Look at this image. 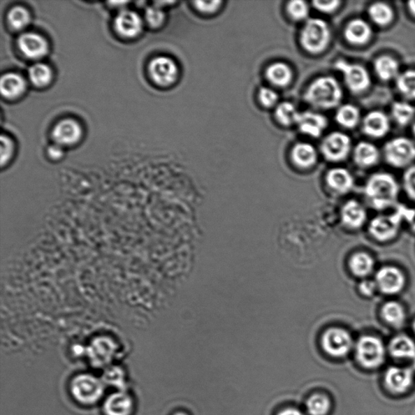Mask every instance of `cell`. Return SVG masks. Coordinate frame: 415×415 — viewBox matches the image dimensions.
Wrapping results in <instances>:
<instances>
[{
    "label": "cell",
    "mask_w": 415,
    "mask_h": 415,
    "mask_svg": "<svg viewBox=\"0 0 415 415\" xmlns=\"http://www.w3.org/2000/svg\"><path fill=\"white\" fill-rule=\"evenodd\" d=\"M364 134L372 138H381L387 135L391 129V122L388 116L381 111L374 110L364 117L362 124Z\"/></svg>",
    "instance_id": "obj_15"
},
{
    "label": "cell",
    "mask_w": 415,
    "mask_h": 415,
    "mask_svg": "<svg viewBox=\"0 0 415 415\" xmlns=\"http://www.w3.org/2000/svg\"><path fill=\"white\" fill-rule=\"evenodd\" d=\"M71 389L75 399L85 405L97 402L104 393L103 383L89 374H79L74 378Z\"/></svg>",
    "instance_id": "obj_8"
},
{
    "label": "cell",
    "mask_w": 415,
    "mask_h": 415,
    "mask_svg": "<svg viewBox=\"0 0 415 415\" xmlns=\"http://www.w3.org/2000/svg\"><path fill=\"white\" fill-rule=\"evenodd\" d=\"M348 265L352 275L363 280L372 275L376 268V261L370 253L361 251L351 255Z\"/></svg>",
    "instance_id": "obj_20"
},
{
    "label": "cell",
    "mask_w": 415,
    "mask_h": 415,
    "mask_svg": "<svg viewBox=\"0 0 415 415\" xmlns=\"http://www.w3.org/2000/svg\"><path fill=\"white\" fill-rule=\"evenodd\" d=\"M372 30L370 25L362 19H354L347 24L345 37L349 43L361 45L371 39Z\"/></svg>",
    "instance_id": "obj_23"
},
{
    "label": "cell",
    "mask_w": 415,
    "mask_h": 415,
    "mask_svg": "<svg viewBox=\"0 0 415 415\" xmlns=\"http://www.w3.org/2000/svg\"><path fill=\"white\" fill-rule=\"evenodd\" d=\"M306 407L310 415H327L330 412L331 402L326 395L315 394L307 399Z\"/></svg>",
    "instance_id": "obj_36"
},
{
    "label": "cell",
    "mask_w": 415,
    "mask_h": 415,
    "mask_svg": "<svg viewBox=\"0 0 415 415\" xmlns=\"http://www.w3.org/2000/svg\"><path fill=\"white\" fill-rule=\"evenodd\" d=\"M341 219L347 228L356 231L361 229L366 224L367 212L361 202L351 200L343 205L341 211Z\"/></svg>",
    "instance_id": "obj_14"
},
{
    "label": "cell",
    "mask_w": 415,
    "mask_h": 415,
    "mask_svg": "<svg viewBox=\"0 0 415 415\" xmlns=\"http://www.w3.org/2000/svg\"><path fill=\"white\" fill-rule=\"evenodd\" d=\"M18 45L25 57L31 59H41L48 53L47 41L40 35L28 33L19 38Z\"/></svg>",
    "instance_id": "obj_16"
},
{
    "label": "cell",
    "mask_w": 415,
    "mask_h": 415,
    "mask_svg": "<svg viewBox=\"0 0 415 415\" xmlns=\"http://www.w3.org/2000/svg\"><path fill=\"white\" fill-rule=\"evenodd\" d=\"M402 182L403 189L408 198L415 202V165L405 170Z\"/></svg>",
    "instance_id": "obj_40"
},
{
    "label": "cell",
    "mask_w": 415,
    "mask_h": 415,
    "mask_svg": "<svg viewBox=\"0 0 415 415\" xmlns=\"http://www.w3.org/2000/svg\"><path fill=\"white\" fill-rule=\"evenodd\" d=\"M174 415H187V414H184V413H181V412H180V413H176V414H174Z\"/></svg>",
    "instance_id": "obj_52"
},
{
    "label": "cell",
    "mask_w": 415,
    "mask_h": 415,
    "mask_svg": "<svg viewBox=\"0 0 415 415\" xmlns=\"http://www.w3.org/2000/svg\"><path fill=\"white\" fill-rule=\"evenodd\" d=\"M287 11L291 17L295 21H302L310 15V7L305 1L301 0H295L287 5Z\"/></svg>",
    "instance_id": "obj_39"
},
{
    "label": "cell",
    "mask_w": 415,
    "mask_h": 415,
    "mask_svg": "<svg viewBox=\"0 0 415 415\" xmlns=\"http://www.w3.org/2000/svg\"><path fill=\"white\" fill-rule=\"evenodd\" d=\"M374 69L378 78L383 82L397 79L400 75L398 62L388 55H384L377 59L374 63Z\"/></svg>",
    "instance_id": "obj_27"
},
{
    "label": "cell",
    "mask_w": 415,
    "mask_h": 415,
    "mask_svg": "<svg viewBox=\"0 0 415 415\" xmlns=\"http://www.w3.org/2000/svg\"><path fill=\"white\" fill-rule=\"evenodd\" d=\"M48 153L50 159L58 160L62 158L64 151L61 148V146L57 144L50 146Z\"/></svg>",
    "instance_id": "obj_48"
},
{
    "label": "cell",
    "mask_w": 415,
    "mask_h": 415,
    "mask_svg": "<svg viewBox=\"0 0 415 415\" xmlns=\"http://www.w3.org/2000/svg\"><path fill=\"white\" fill-rule=\"evenodd\" d=\"M330 29L321 19H311L302 29L300 41L303 48L312 54L321 53L330 44Z\"/></svg>",
    "instance_id": "obj_5"
},
{
    "label": "cell",
    "mask_w": 415,
    "mask_h": 415,
    "mask_svg": "<svg viewBox=\"0 0 415 415\" xmlns=\"http://www.w3.org/2000/svg\"><path fill=\"white\" fill-rule=\"evenodd\" d=\"M335 67L342 73L347 86L352 93L361 94L370 87V75L363 66L338 60Z\"/></svg>",
    "instance_id": "obj_10"
},
{
    "label": "cell",
    "mask_w": 415,
    "mask_h": 415,
    "mask_svg": "<svg viewBox=\"0 0 415 415\" xmlns=\"http://www.w3.org/2000/svg\"><path fill=\"white\" fill-rule=\"evenodd\" d=\"M368 15L372 21L379 27H386L393 19L392 8L384 3L372 4L368 8Z\"/></svg>",
    "instance_id": "obj_32"
},
{
    "label": "cell",
    "mask_w": 415,
    "mask_h": 415,
    "mask_svg": "<svg viewBox=\"0 0 415 415\" xmlns=\"http://www.w3.org/2000/svg\"><path fill=\"white\" fill-rule=\"evenodd\" d=\"M30 21L29 14L22 7H15L8 14V22L16 30H22L27 27Z\"/></svg>",
    "instance_id": "obj_38"
},
{
    "label": "cell",
    "mask_w": 415,
    "mask_h": 415,
    "mask_svg": "<svg viewBox=\"0 0 415 415\" xmlns=\"http://www.w3.org/2000/svg\"><path fill=\"white\" fill-rule=\"evenodd\" d=\"M266 75L270 82L280 87H284L291 82L293 73L291 68L284 63H275L267 68Z\"/></svg>",
    "instance_id": "obj_30"
},
{
    "label": "cell",
    "mask_w": 415,
    "mask_h": 415,
    "mask_svg": "<svg viewBox=\"0 0 415 415\" xmlns=\"http://www.w3.org/2000/svg\"><path fill=\"white\" fill-rule=\"evenodd\" d=\"M387 351L394 358L415 361V342L406 334L393 337L388 343Z\"/></svg>",
    "instance_id": "obj_21"
},
{
    "label": "cell",
    "mask_w": 415,
    "mask_h": 415,
    "mask_svg": "<svg viewBox=\"0 0 415 415\" xmlns=\"http://www.w3.org/2000/svg\"><path fill=\"white\" fill-rule=\"evenodd\" d=\"M133 408V400L129 395L123 392L111 394L104 405L106 415H130Z\"/></svg>",
    "instance_id": "obj_24"
},
{
    "label": "cell",
    "mask_w": 415,
    "mask_h": 415,
    "mask_svg": "<svg viewBox=\"0 0 415 415\" xmlns=\"http://www.w3.org/2000/svg\"><path fill=\"white\" fill-rule=\"evenodd\" d=\"M293 163L302 168H310L316 163V150L312 145L307 143L297 144L292 150Z\"/></svg>",
    "instance_id": "obj_29"
},
{
    "label": "cell",
    "mask_w": 415,
    "mask_h": 415,
    "mask_svg": "<svg viewBox=\"0 0 415 415\" xmlns=\"http://www.w3.org/2000/svg\"><path fill=\"white\" fill-rule=\"evenodd\" d=\"M196 8L204 13H215L221 4V1H196Z\"/></svg>",
    "instance_id": "obj_47"
},
{
    "label": "cell",
    "mask_w": 415,
    "mask_h": 415,
    "mask_svg": "<svg viewBox=\"0 0 415 415\" xmlns=\"http://www.w3.org/2000/svg\"><path fill=\"white\" fill-rule=\"evenodd\" d=\"M29 78L30 82L37 87H44L52 82V72L48 65L37 64L29 68Z\"/></svg>",
    "instance_id": "obj_35"
},
{
    "label": "cell",
    "mask_w": 415,
    "mask_h": 415,
    "mask_svg": "<svg viewBox=\"0 0 415 415\" xmlns=\"http://www.w3.org/2000/svg\"><path fill=\"white\" fill-rule=\"evenodd\" d=\"M412 327L413 332L415 334V317H414V320L412 321Z\"/></svg>",
    "instance_id": "obj_51"
},
{
    "label": "cell",
    "mask_w": 415,
    "mask_h": 415,
    "mask_svg": "<svg viewBox=\"0 0 415 415\" xmlns=\"http://www.w3.org/2000/svg\"><path fill=\"white\" fill-rule=\"evenodd\" d=\"M327 183L338 194H346L353 189L354 180L350 171L344 168H335L328 172Z\"/></svg>",
    "instance_id": "obj_26"
},
{
    "label": "cell",
    "mask_w": 415,
    "mask_h": 415,
    "mask_svg": "<svg viewBox=\"0 0 415 415\" xmlns=\"http://www.w3.org/2000/svg\"><path fill=\"white\" fill-rule=\"evenodd\" d=\"M379 316L386 326L399 330L402 328L407 320L406 308L396 300H388L384 303L379 310Z\"/></svg>",
    "instance_id": "obj_17"
},
{
    "label": "cell",
    "mask_w": 415,
    "mask_h": 415,
    "mask_svg": "<svg viewBox=\"0 0 415 415\" xmlns=\"http://www.w3.org/2000/svg\"><path fill=\"white\" fill-rule=\"evenodd\" d=\"M409 11L415 17V0L408 2Z\"/></svg>",
    "instance_id": "obj_50"
},
{
    "label": "cell",
    "mask_w": 415,
    "mask_h": 415,
    "mask_svg": "<svg viewBox=\"0 0 415 415\" xmlns=\"http://www.w3.org/2000/svg\"><path fill=\"white\" fill-rule=\"evenodd\" d=\"M259 100L261 103L265 108H272L277 103L278 95L275 90L264 87L260 90Z\"/></svg>",
    "instance_id": "obj_43"
},
{
    "label": "cell",
    "mask_w": 415,
    "mask_h": 415,
    "mask_svg": "<svg viewBox=\"0 0 415 415\" xmlns=\"http://www.w3.org/2000/svg\"><path fill=\"white\" fill-rule=\"evenodd\" d=\"M351 140L342 133H333L328 135L321 146L323 156L332 161L346 159L351 153Z\"/></svg>",
    "instance_id": "obj_11"
},
{
    "label": "cell",
    "mask_w": 415,
    "mask_h": 415,
    "mask_svg": "<svg viewBox=\"0 0 415 415\" xmlns=\"http://www.w3.org/2000/svg\"><path fill=\"white\" fill-rule=\"evenodd\" d=\"M145 19L151 27H159L164 21V13L158 8L151 7L146 10Z\"/></svg>",
    "instance_id": "obj_42"
},
{
    "label": "cell",
    "mask_w": 415,
    "mask_h": 415,
    "mask_svg": "<svg viewBox=\"0 0 415 415\" xmlns=\"http://www.w3.org/2000/svg\"><path fill=\"white\" fill-rule=\"evenodd\" d=\"M300 115L296 106L291 103H282L277 105L276 110L278 122L284 126L297 124Z\"/></svg>",
    "instance_id": "obj_37"
},
{
    "label": "cell",
    "mask_w": 415,
    "mask_h": 415,
    "mask_svg": "<svg viewBox=\"0 0 415 415\" xmlns=\"http://www.w3.org/2000/svg\"><path fill=\"white\" fill-rule=\"evenodd\" d=\"M358 291L361 296L365 298H371L379 293L376 282L370 278L361 280L358 286Z\"/></svg>",
    "instance_id": "obj_41"
},
{
    "label": "cell",
    "mask_w": 415,
    "mask_h": 415,
    "mask_svg": "<svg viewBox=\"0 0 415 415\" xmlns=\"http://www.w3.org/2000/svg\"><path fill=\"white\" fill-rule=\"evenodd\" d=\"M387 347L381 338L363 335L354 344L356 361L367 369H376L386 361Z\"/></svg>",
    "instance_id": "obj_3"
},
{
    "label": "cell",
    "mask_w": 415,
    "mask_h": 415,
    "mask_svg": "<svg viewBox=\"0 0 415 415\" xmlns=\"http://www.w3.org/2000/svg\"><path fill=\"white\" fill-rule=\"evenodd\" d=\"M313 4L321 12L331 13L336 11L338 7L340 6L341 2L333 0V1H315Z\"/></svg>",
    "instance_id": "obj_46"
},
{
    "label": "cell",
    "mask_w": 415,
    "mask_h": 415,
    "mask_svg": "<svg viewBox=\"0 0 415 415\" xmlns=\"http://www.w3.org/2000/svg\"><path fill=\"white\" fill-rule=\"evenodd\" d=\"M399 93L408 99L415 100V71L408 70L396 79Z\"/></svg>",
    "instance_id": "obj_34"
},
{
    "label": "cell",
    "mask_w": 415,
    "mask_h": 415,
    "mask_svg": "<svg viewBox=\"0 0 415 415\" xmlns=\"http://www.w3.org/2000/svg\"><path fill=\"white\" fill-rule=\"evenodd\" d=\"M297 124L302 133L310 135L312 138H318L326 129L328 121L322 115L307 111V112L300 113Z\"/></svg>",
    "instance_id": "obj_22"
},
{
    "label": "cell",
    "mask_w": 415,
    "mask_h": 415,
    "mask_svg": "<svg viewBox=\"0 0 415 415\" xmlns=\"http://www.w3.org/2000/svg\"><path fill=\"white\" fill-rule=\"evenodd\" d=\"M337 122L346 129H354L361 121V111L356 105L347 104L341 106L337 111Z\"/></svg>",
    "instance_id": "obj_31"
},
{
    "label": "cell",
    "mask_w": 415,
    "mask_h": 415,
    "mask_svg": "<svg viewBox=\"0 0 415 415\" xmlns=\"http://www.w3.org/2000/svg\"><path fill=\"white\" fill-rule=\"evenodd\" d=\"M82 134V128L78 122L73 119H64L54 126L52 136L57 145L68 146L78 143Z\"/></svg>",
    "instance_id": "obj_18"
},
{
    "label": "cell",
    "mask_w": 415,
    "mask_h": 415,
    "mask_svg": "<svg viewBox=\"0 0 415 415\" xmlns=\"http://www.w3.org/2000/svg\"><path fill=\"white\" fill-rule=\"evenodd\" d=\"M378 292L386 296H395L401 293L407 286V277L400 268L395 265H384L374 272L373 278Z\"/></svg>",
    "instance_id": "obj_6"
},
{
    "label": "cell",
    "mask_w": 415,
    "mask_h": 415,
    "mask_svg": "<svg viewBox=\"0 0 415 415\" xmlns=\"http://www.w3.org/2000/svg\"><path fill=\"white\" fill-rule=\"evenodd\" d=\"M0 89L3 97L9 99H16L24 93L25 82L21 75L8 73L3 75Z\"/></svg>",
    "instance_id": "obj_28"
},
{
    "label": "cell",
    "mask_w": 415,
    "mask_h": 415,
    "mask_svg": "<svg viewBox=\"0 0 415 415\" xmlns=\"http://www.w3.org/2000/svg\"><path fill=\"white\" fill-rule=\"evenodd\" d=\"M399 184L388 173H376L369 177L364 186V196L373 210L384 211L398 205Z\"/></svg>",
    "instance_id": "obj_1"
},
{
    "label": "cell",
    "mask_w": 415,
    "mask_h": 415,
    "mask_svg": "<svg viewBox=\"0 0 415 415\" xmlns=\"http://www.w3.org/2000/svg\"><path fill=\"white\" fill-rule=\"evenodd\" d=\"M387 163L396 168H408L415 160V145L405 138L388 141L384 148Z\"/></svg>",
    "instance_id": "obj_7"
},
{
    "label": "cell",
    "mask_w": 415,
    "mask_h": 415,
    "mask_svg": "<svg viewBox=\"0 0 415 415\" xmlns=\"http://www.w3.org/2000/svg\"><path fill=\"white\" fill-rule=\"evenodd\" d=\"M150 73L156 84L168 86L175 82L178 75V68L171 59L158 57L152 60Z\"/></svg>",
    "instance_id": "obj_13"
},
{
    "label": "cell",
    "mask_w": 415,
    "mask_h": 415,
    "mask_svg": "<svg viewBox=\"0 0 415 415\" xmlns=\"http://www.w3.org/2000/svg\"><path fill=\"white\" fill-rule=\"evenodd\" d=\"M414 373L408 367L393 366L388 367L384 373V381L389 391L402 394L413 386Z\"/></svg>",
    "instance_id": "obj_12"
},
{
    "label": "cell",
    "mask_w": 415,
    "mask_h": 415,
    "mask_svg": "<svg viewBox=\"0 0 415 415\" xmlns=\"http://www.w3.org/2000/svg\"><path fill=\"white\" fill-rule=\"evenodd\" d=\"M402 224L403 217L398 205L392 214L374 217L368 224V234L374 241L386 244L397 239Z\"/></svg>",
    "instance_id": "obj_4"
},
{
    "label": "cell",
    "mask_w": 415,
    "mask_h": 415,
    "mask_svg": "<svg viewBox=\"0 0 415 415\" xmlns=\"http://www.w3.org/2000/svg\"><path fill=\"white\" fill-rule=\"evenodd\" d=\"M391 113L395 122L400 126H407L414 118L415 108L409 103L397 102L393 104Z\"/></svg>",
    "instance_id": "obj_33"
},
{
    "label": "cell",
    "mask_w": 415,
    "mask_h": 415,
    "mask_svg": "<svg viewBox=\"0 0 415 415\" xmlns=\"http://www.w3.org/2000/svg\"><path fill=\"white\" fill-rule=\"evenodd\" d=\"M115 27L121 36L131 38L140 34L143 29V22L138 13L124 10L116 17Z\"/></svg>",
    "instance_id": "obj_19"
},
{
    "label": "cell",
    "mask_w": 415,
    "mask_h": 415,
    "mask_svg": "<svg viewBox=\"0 0 415 415\" xmlns=\"http://www.w3.org/2000/svg\"><path fill=\"white\" fill-rule=\"evenodd\" d=\"M403 217V221L407 224L409 228L415 233V208H408L407 206L399 205Z\"/></svg>",
    "instance_id": "obj_45"
},
{
    "label": "cell",
    "mask_w": 415,
    "mask_h": 415,
    "mask_svg": "<svg viewBox=\"0 0 415 415\" xmlns=\"http://www.w3.org/2000/svg\"><path fill=\"white\" fill-rule=\"evenodd\" d=\"M413 133L415 136V123L413 125Z\"/></svg>",
    "instance_id": "obj_53"
},
{
    "label": "cell",
    "mask_w": 415,
    "mask_h": 415,
    "mask_svg": "<svg viewBox=\"0 0 415 415\" xmlns=\"http://www.w3.org/2000/svg\"><path fill=\"white\" fill-rule=\"evenodd\" d=\"M379 152L374 145L363 141L354 150V161L363 169L370 168L378 163Z\"/></svg>",
    "instance_id": "obj_25"
},
{
    "label": "cell",
    "mask_w": 415,
    "mask_h": 415,
    "mask_svg": "<svg viewBox=\"0 0 415 415\" xmlns=\"http://www.w3.org/2000/svg\"><path fill=\"white\" fill-rule=\"evenodd\" d=\"M322 346L330 356L343 358L352 351L354 342L351 333L346 330L332 328L323 334Z\"/></svg>",
    "instance_id": "obj_9"
},
{
    "label": "cell",
    "mask_w": 415,
    "mask_h": 415,
    "mask_svg": "<svg viewBox=\"0 0 415 415\" xmlns=\"http://www.w3.org/2000/svg\"><path fill=\"white\" fill-rule=\"evenodd\" d=\"M277 415H305L300 411H298V409L296 408H287L283 409L280 413H278Z\"/></svg>",
    "instance_id": "obj_49"
},
{
    "label": "cell",
    "mask_w": 415,
    "mask_h": 415,
    "mask_svg": "<svg viewBox=\"0 0 415 415\" xmlns=\"http://www.w3.org/2000/svg\"><path fill=\"white\" fill-rule=\"evenodd\" d=\"M342 96V89L337 80L325 77L314 80L307 90L305 99L317 108L330 109L340 104Z\"/></svg>",
    "instance_id": "obj_2"
},
{
    "label": "cell",
    "mask_w": 415,
    "mask_h": 415,
    "mask_svg": "<svg viewBox=\"0 0 415 415\" xmlns=\"http://www.w3.org/2000/svg\"><path fill=\"white\" fill-rule=\"evenodd\" d=\"M1 165L7 163L13 154V143L8 136L3 135L1 136Z\"/></svg>",
    "instance_id": "obj_44"
}]
</instances>
